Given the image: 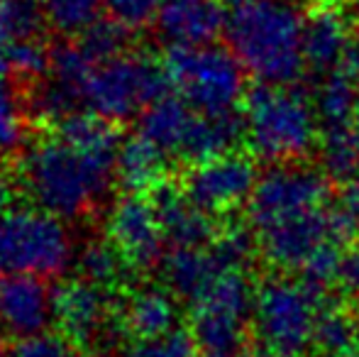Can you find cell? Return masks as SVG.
<instances>
[{
	"label": "cell",
	"mask_w": 359,
	"mask_h": 357,
	"mask_svg": "<svg viewBox=\"0 0 359 357\" xmlns=\"http://www.w3.org/2000/svg\"><path fill=\"white\" fill-rule=\"evenodd\" d=\"M118 174V152H79L69 142L44 140L22 162L29 196L59 218H81L108 196Z\"/></svg>",
	"instance_id": "obj_1"
},
{
	"label": "cell",
	"mask_w": 359,
	"mask_h": 357,
	"mask_svg": "<svg viewBox=\"0 0 359 357\" xmlns=\"http://www.w3.org/2000/svg\"><path fill=\"white\" fill-rule=\"evenodd\" d=\"M303 22L288 0H245L225 22L227 44L262 83L288 86L306 67Z\"/></svg>",
	"instance_id": "obj_2"
},
{
	"label": "cell",
	"mask_w": 359,
	"mask_h": 357,
	"mask_svg": "<svg viewBox=\"0 0 359 357\" xmlns=\"http://www.w3.org/2000/svg\"><path fill=\"white\" fill-rule=\"evenodd\" d=\"M245 128L255 154L264 159H293L313 147L318 110L298 90L259 83L245 95Z\"/></svg>",
	"instance_id": "obj_3"
},
{
	"label": "cell",
	"mask_w": 359,
	"mask_h": 357,
	"mask_svg": "<svg viewBox=\"0 0 359 357\" xmlns=\"http://www.w3.org/2000/svg\"><path fill=\"white\" fill-rule=\"evenodd\" d=\"M327 304V286L311 284L306 279H266L255 294L252 311L262 350L301 357L303 350L313 345L318 314Z\"/></svg>",
	"instance_id": "obj_4"
},
{
	"label": "cell",
	"mask_w": 359,
	"mask_h": 357,
	"mask_svg": "<svg viewBox=\"0 0 359 357\" xmlns=\"http://www.w3.org/2000/svg\"><path fill=\"white\" fill-rule=\"evenodd\" d=\"M164 69L194 110L205 115L230 113L245 95V67L220 47H181L166 49Z\"/></svg>",
	"instance_id": "obj_5"
},
{
	"label": "cell",
	"mask_w": 359,
	"mask_h": 357,
	"mask_svg": "<svg viewBox=\"0 0 359 357\" xmlns=\"http://www.w3.org/2000/svg\"><path fill=\"white\" fill-rule=\"evenodd\" d=\"M72 262V238L59 215L18 208L0 220V274L57 276Z\"/></svg>",
	"instance_id": "obj_6"
},
{
	"label": "cell",
	"mask_w": 359,
	"mask_h": 357,
	"mask_svg": "<svg viewBox=\"0 0 359 357\" xmlns=\"http://www.w3.org/2000/svg\"><path fill=\"white\" fill-rule=\"evenodd\" d=\"M171 79L164 64L142 54H120L93 69L83 95L93 113L123 123L169 93Z\"/></svg>",
	"instance_id": "obj_7"
},
{
	"label": "cell",
	"mask_w": 359,
	"mask_h": 357,
	"mask_svg": "<svg viewBox=\"0 0 359 357\" xmlns=\"http://www.w3.org/2000/svg\"><path fill=\"white\" fill-rule=\"evenodd\" d=\"M330 186L308 167H276L257 181L250 196V223L257 233L313 210L327 208Z\"/></svg>",
	"instance_id": "obj_8"
},
{
	"label": "cell",
	"mask_w": 359,
	"mask_h": 357,
	"mask_svg": "<svg viewBox=\"0 0 359 357\" xmlns=\"http://www.w3.org/2000/svg\"><path fill=\"white\" fill-rule=\"evenodd\" d=\"M257 186L255 162L245 154L227 152L210 162L196 164L184 191L205 213H227L252 196Z\"/></svg>",
	"instance_id": "obj_9"
},
{
	"label": "cell",
	"mask_w": 359,
	"mask_h": 357,
	"mask_svg": "<svg viewBox=\"0 0 359 357\" xmlns=\"http://www.w3.org/2000/svg\"><path fill=\"white\" fill-rule=\"evenodd\" d=\"M110 289L98 286L88 279H69L54 286L52 304H54V321L64 338L79 345L98 343L100 333L110 323Z\"/></svg>",
	"instance_id": "obj_10"
},
{
	"label": "cell",
	"mask_w": 359,
	"mask_h": 357,
	"mask_svg": "<svg viewBox=\"0 0 359 357\" xmlns=\"http://www.w3.org/2000/svg\"><path fill=\"white\" fill-rule=\"evenodd\" d=\"M108 235L135 269H149L161 260V233L156 208L142 194H128L113 206Z\"/></svg>",
	"instance_id": "obj_11"
},
{
	"label": "cell",
	"mask_w": 359,
	"mask_h": 357,
	"mask_svg": "<svg viewBox=\"0 0 359 357\" xmlns=\"http://www.w3.org/2000/svg\"><path fill=\"white\" fill-rule=\"evenodd\" d=\"M52 318V291L42 276L0 274V330L29 338L44 333Z\"/></svg>",
	"instance_id": "obj_12"
},
{
	"label": "cell",
	"mask_w": 359,
	"mask_h": 357,
	"mask_svg": "<svg viewBox=\"0 0 359 357\" xmlns=\"http://www.w3.org/2000/svg\"><path fill=\"white\" fill-rule=\"evenodd\" d=\"M149 198L156 208L164 240L174 248H203L215 240V225L208 213L171 181L156 184L149 191Z\"/></svg>",
	"instance_id": "obj_13"
},
{
	"label": "cell",
	"mask_w": 359,
	"mask_h": 357,
	"mask_svg": "<svg viewBox=\"0 0 359 357\" xmlns=\"http://www.w3.org/2000/svg\"><path fill=\"white\" fill-rule=\"evenodd\" d=\"M220 0H164L156 27L164 39L181 47H205L225 29Z\"/></svg>",
	"instance_id": "obj_14"
},
{
	"label": "cell",
	"mask_w": 359,
	"mask_h": 357,
	"mask_svg": "<svg viewBox=\"0 0 359 357\" xmlns=\"http://www.w3.org/2000/svg\"><path fill=\"white\" fill-rule=\"evenodd\" d=\"M252 314L220 306L213 301H196L191 335L201 357H245L247 321Z\"/></svg>",
	"instance_id": "obj_15"
},
{
	"label": "cell",
	"mask_w": 359,
	"mask_h": 357,
	"mask_svg": "<svg viewBox=\"0 0 359 357\" xmlns=\"http://www.w3.org/2000/svg\"><path fill=\"white\" fill-rule=\"evenodd\" d=\"M350 18L340 13L332 5H320L313 10L303 22V54L306 67L313 72L330 74L347 57V37H350Z\"/></svg>",
	"instance_id": "obj_16"
},
{
	"label": "cell",
	"mask_w": 359,
	"mask_h": 357,
	"mask_svg": "<svg viewBox=\"0 0 359 357\" xmlns=\"http://www.w3.org/2000/svg\"><path fill=\"white\" fill-rule=\"evenodd\" d=\"M227 271L213 250L203 248H176L161 260V276L169 291L179 299L198 301L217 276Z\"/></svg>",
	"instance_id": "obj_17"
},
{
	"label": "cell",
	"mask_w": 359,
	"mask_h": 357,
	"mask_svg": "<svg viewBox=\"0 0 359 357\" xmlns=\"http://www.w3.org/2000/svg\"><path fill=\"white\" fill-rule=\"evenodd\" d=\"M242 133H247L245 123L232 110L217 115L198 113L191 120L189 133L179 147V157L191 164L210 162L230 152L242 140Z\"/></svg>",
	"instance_id": "obj_18"
},
{
	"label": "cell",
	"mask_w": 359,
	"mask_h": 357,
	"mask_svg": "<svg viewBox=\"0 0 359 357\" xmlns=\"http://www.w3.org/2000/svg\"><path fill=\"white\" fill-rule=\"evenodd\" d=\"M120 318H123L128 333L147 340L174 330L176 321H179V309L169 291L147 286V289H137L130 294Z\"/></svg>",
	"instance_id": "obj_19"
},
{
	"label": "cell",
	"mask_w": 359,
	"mask_h": 357,
	"mask_svg": "<svg viewBox=\"0 0 359 357\" xmlns=\"http://www.w3.org/2000/svg\"><path fill=\"white\" fill-rule=\"evenodd\" d=\"M166 152L151 140L137 137L120 144L118 152V181L128 194H144L164 181Z\"/></svg>",
	"instance_id": "obj_20"
},
{
	"label": "cell",
	"mask_w": 359,
	"mask_h": 357,
	"mask_svg": "<svg viewBox=\"0 0 359 357\" xmlns=\"http://www.w3.org/2000/svg\"><path fill=\"white\" fill-rule=\"evenodd\" d=\"M191 120H194V113L189 110V103L184 98L166 93L164 98L154 100L144 108L142 118H140V135L151 140L164 152L179 154Z\"/></svg>",
	"instance_id": "obj_21"
},
{
	"label": "cell",
	"mask_w": 359,
	"mask_h": 357,
	"mask_svg": "<svg viewBox=\"0 0 359 357\" xmlns=\"http://www.w3.org/2000/svg\"><path fill=\"white\" fill-rule=\"evenodd\" d=\"M316 110L318 120H320V130L352 128L357 110V86L342 64L332 69L330 74H325V81L320 83L316 98Z\"/></svg>",
	"instance_id": "obj_22"
},
{
	"label": "cell",
	"mask_w": 359,
	"mask_h": 357,
	"mask_svg": "<svg viewBox=\"0 0 359 357\" xmlns=\"http://www.w3.org/2000/svg\"><path fill=\"white\" fill-rule=\"evenodd\" d=\"M59 137L79 152H120V133L98 113H72L59 123Z\"/></svg>",
	"instance_id": "obj_23"
},
{
	"label": "cell",
	"mask_w": 359,
	"mask_h": 357,
	"mask_svg": "<svg viewBox=\"0 0 359 357\" xmlns=\"http://www.w3.org/2000/svg\"><path fill=\"white\" fill-rule=\"evenodd\" d=\"M79 269L81 276L105 289H115V286L125 284L130 276V269H135L128 262L120 248L113 240H90L83 245L79 255Z\"/></svg>",
	"instance_id": "obj_24"
},
{
	"label": "cell",
	"mask_w": 359,
	"mask_h": 357,
	"mask_svg": "<svg viewBox=\"0 0 359 357\" xmlns=\"http://www.w3.org/2000/svg\"><path fill=\"white\" fill-rule=\"evenodd\" d=\"M355 321L347 316V311L335 309L327 304L318 314L316 328H313V345L320 357H350L359 350Z\"/></svg>",
	"instance_id": "obj_25"
},
{
	"label": "cell",
	"mask_w": 359,
	"mask_h": 357,
	"mask_svg": "<svg viewBox=\"0 0 359 357\" xmlns=\"http://www.w3.org/2000/svg\"><path fill=\"white\" fill-rule=\"evenodd\" d=\"M81 103H86V95L79 86L49 76L47 81H39L37 86L29 88L27 110L44 123H62L79 110Z\"/></svg>",
	"instance_id": "obj_26"
},
{
	"label": "cell",
	"mask_w": 359,
	"mask_h": 357,
	"mask_svg": "<svg viewBox=\"0 0 359 357\" xmlns=\"http://www.w3.org/2000/svg\"><path fill=\"white\" fill-rule=\"evenodd\" d=\"M320 162L325 174L340 181L359 177V144L352 128H325L320 133Z\"/></svg>",
	"instance_id": "obj_27"
},
{
	"label": "cell",
	"mask_w": 359,
	"mask_h": 357,
	"mask_svg": "<svg viewBox=\"0 0 359 357\" xmlns=\"http://www.w3.org/2000/svg\"><path fill=\"white\" fill-rule=\"evenodd\" d=\"M105 0H42L44 20L62 37H74L100 18Z\"/></svg>",
	"instance_id": "obj_28"
},
{
	"label": "cell",
	"mask_w": 359,
	"mask_h": 357,
	"mask_svg": "<svg viewBox=\"0 0 359 357\" xmlns=\"http://www.w3.org/2000/svg\"><path fill=\"white\" fill-rule=\"evenodd\" d=\"M44 10L34 0H0V47L37 37L42 32Z\"/></svg>",
	"instance_id": "obj_29"
},
{
	"label": "cell",
	"mask_w": 359,
	"mask_h": 357,
	"mask_svg": "<svg viewBox=\"0 0 359 357\" xmlns=\"http://www.w3.org/2000/svg\"><path fill=\"white\" fill-rule=\"evenodd\" d=\"M81 47L93 64H103L125 54L130 44V27L115 18H98L88 29L81 32Z\"/></svg>",
	"instance_id": "obj_30"
},
{
	"label": "cell",
	"mask_w": 359,
	"mask_h": 357,
	"mask_svg": "<svg viewBox=\"0 0 359 357\" xmlns=\"http://www.w3.org/2000/svg\"><path fill=\"white\" fill-rule=\"evenodd\" d=\"M95 64L88 59V54L83 52L81 44L72 42H59L49 49V72L59 81H67L72 86H79L81 90L86 88V81L93 74Z\"/></svg>",
	"instance_id": "obj_31"
},
{
	"label": "cell",
	"mask_w": 359,
	"mask_h": 357,
	"mask_svg": "<svg viewBox=\"0 0 359 357\" xmlns=\"http://www.w3.org/2000/svg\"><path fill=\"white\" fill-rule=\"evenodd\" d=\"M25 140V110L18 93L0 79V154H10Z\"/></svg>",
	"instance_id": "obj_32"
},
{
	"label": "cell",
	"mask_w": 359,
	"mask_h": 357,
	"mask_svg": "<svg viewBox=\"0 0 359 357\" xmlns=\"http://www.w3.org/2000/svg\"><path fill=\"white\" fill-rule=\"evenodd\" d=\"M5 62L18 76L34 81L49 69V49L37 37L20 39V42L5 47Z\"/></svg>",
	"instance_id": "obj_33"
},
{
	"label": "cell",
	"mask_w": 359,
	"mask_h": 357,
	"mask_svg": "<svg viewBox=\"0 0 359 357\" xmlns=\"http://www.w3.org/2000/svg\"><path fill=\"white\" fill-rule=\"evenodd\" d=\"M128 357H201L194 335L181 328H174L159 338L140 340Z\"/></svg>",
	"instance_id": "obj_34"
},
{
	"label": "cell",
	"mask_w": 359,
	"mask_h": 357,
	"mask_svg": "<svg viewBox=\"0 0 359 357\" xmlns=\"http://www.w3.org/2000/svg\"><path fill=\"white\" fill-rule=\"evenodd\" d=\"M164 0H105V10L110 18L123 22L130 29L147 27L151 20H156Z\"/></svg>",
	"instance_id": "obj_35"
},
{
	"label": "cell",
	"mask_w": 359,
	"mask_h": 357,
	"mask_svg": "<svg viewBox=\"0 0 359 357\" xmlns=\"http://www.w3.org/2000/svg\"><path fill=\"white\" fill-rule=\"evenodd\" d=\"M13 357H67V345L62 338L49 333H37L29 338H20V343L10 350Z\"/></svg>",
	"instance_id": "obj_36"
},
{
	"label": "cell",
	"mask_w": 359,
	"mask_h": 357,
	"mask_svg": "<svg viewBox=\"0 0 359 357\" xmlns=\"http://www.w3.org/2000/svg\"><path fill=\"white\" fill-rule=\"evenodd\" d=\"M342 67L350 72L352 81L357 86V110H355V120H352V133H355V140L359 144V44L347 49V57L342 59Z\"/></svg>",
	"instance_id": "obj_37"
},
{
	"label": "cell",
	"mask_w": 359,
	"mask_h": 357,
	"mask_svg": "<svg viewBox=\"0 0 359 357\" xmlns=\"http://www.w3.org/2000/svg\"><path fill=\"white\" fill-rule=\"evenodd\" d=\"M342 213L350 218L355 230H359V177L347 181L345 194H342Z\"/></svg>",
	"instance_id": "obj_38"
},
{
	"label": "cell",
	"mask_w": 359,
	"mask_h": 357,
	"mask_svg": "<svg viewBox=\"0 0 359 357\" xmlns=\"http://www.w3.org/2000/svg\"><path fill=\"white\" fill-rule=\"evenodd\" d=\"M340 279L345 281L350 289L359 291V250L350 252L345 260H342V271H340Z\"/></svg>",
	"instance_id": "obj_39"
},
{
	"label": "cell",
	"mask_w": 359,
	"mask_h": 357,
	"mask_svg": "<svg viewBox=\"0 0 359 357\" xmlns=\"http://www.w3.org/2000/svg\"><path fill=\"white\" fill-rule=\"evenodd\" d=\"M10 201H13V189H10L8 181L0 177V220L10 213Z\"/></svg>",
	"instance_id": "obj_40"
},
{
	"label": "cell",
	"mask_w": 359,
	"mask_h": 357,
	"mask_svg": "<svg viewBox=\"0 0 359 357\" xmlns=\"http://www.w3.org/2000/svg\"><path fill=\"white\" fill-rule=\"evenodd\" d=\"M350 18V27H352V32L357 34V39H359V0L355 3V8H352V13L347 15Z\"/></svg>",
	"instance_id": "obj_41"
},
{
	"label": "cell",
	"mask_w": 359,
	"mask_h": 357,
	"mask_svg": "<svg viewBox=\"0 0 359 357\" xmlns=\"http://www.w3.org/2000/svg\"><path fill=\"white\" fill-rule=\"evenodd\" d=\"M259 357H296V355H281V353H271V350H262Z\"/></svg>",
	"instance_id": "obj_42"
},
{
	"label": "cell",
	"mask_w": 359,
	"mask_h": 357,
	"mask_svg": "<svg viewBox=\"0 0 359 357\" xmlns=\"http://www.w3.org/2000/svg\"><path fill=\"white\" fill-rule=\"evenodd\" d=\"M5 72H8V62H5V54H0V79L5 76Z\"/></svg>",
	"instance_id": "obj_43"
},
{
	"label": "cell",
	"mask_w": 359,
	"mask_h": 357,
	"mask_svg": "<svg viewBox=\"0 0 359 357\" xmlns=\"http://www.w3.org/2000/svg\"><path fill=\"white\" fill-rule=\"evenodd\" d=\"M227 3H235V5H240V3H245V0H227Z\"/></svg>",
	"instance_id": "obj_44"
},
{
	"label": "cell",
	"mask_w": 359,
	"mask_h": 357,
	"mask_svg": "<svg viewBox=\"0 0 359 357\" xmlns=\"http://www.w3.org/2000/svg\"><path fill=\"white\" fill-rule=\"evenodd\" d=\"M357 323H359V304H357Z\"/></svg>",
	"instance_id": "obj_45"
},
{
	"label": "cell",
	"mask_w": 359,
	"mask_h": 357,
	"mask_svg": "<svg viewBox=\"0 0 359 357\" xmlns=\"http://www.w3.org/2000/svg\"><path fill=\"white\" fill-rule=\"evenodd\" d=\"M74 357H93V355H74Z\"/></svg>",
	"instance_id": "obj_46"
}]
</instances>
